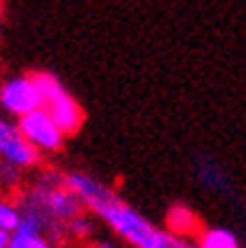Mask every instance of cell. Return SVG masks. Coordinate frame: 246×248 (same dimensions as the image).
Here are the masks:
<instances>
[{
    "instance_id": "1",
    "label": "cell",
    "mask_w": 246,
    "mask_h": 248,
    "mask_svg": "<svg viewBox=\"0 0 246 248\" xmlns=\"http://www.w3.org/2000/svg\"><path fill=\"white\" fill-rule=\"evenodd\" d=\"M64 185L74 192L84 209L96 214L121 241L131 248H165L172 236L158 226H153L140 211L128 206L111 187L86 172H69L64 174Z\"/></svg>"
},
{
    "instance_id": "2",
    "label": "cell",
    "mask_w": 246,
    "mask_h": 248,
    "mask_svg": "<svg viewBox=\"0 0 246 248\" xmlns=\"http://www.w3.org/2000/svg\"><path fill=\"white\" fill-rule=\"evenodd\" d=\"M22 199L37 206L52 224H69L79 214H84L82 202L64 185V174L57 172H45Z\"/></svg>"
},
{
    "instance_id": "3",
    "label": "cell",
    "mask_w": 246,
    "mask_h": 248,
    "mask_svg": "<svg viewBox=\"0 0 246 248\" xmlns=\"http://www.w3.org/2000/svg\"><path fill=\"white\" fill-rule=\"evenodd\" d=\"M17 128L25 135V140L37 153H57V150H62L64 138H66L54 125V121L49 118V113L45 108H37V111L22 116L20 123H17Z\"/></svg>"
},
{
    "instance_id": "4",
    "label": "cell",
    "mask_w": 246,
    "mask_h": 248,
    "mask_svg": "<svg viewBox=\"0 0 246 248\" xmlns=\"http://www.w3.org/2000/svg\"><path fill=\"white\" fill-rule=\"evenodd\" d=\"M0 106L17 118L42 108V96H40V89L34 84L32 74L30 77H13L0 86Z\"/></svg>"
},
{
    "instance_id": "5",
    "label": "cell",
    "mask_w": 246,
    "mask_h": 248,
    "mask_svg": "<svg viewBox=\"0 0 246 248\" xmlns=\"http://www.w3.org/2000/svg\"><path fill=\"white\" fill-rule=\"evenodd\" d=\"M0 160L15 165L17 170H30L40 162V153L25 140L17 123L5 118H0Z\"/></svg>"
},
{
    "instance_id": "6",
    "label": "cell",
    "mask_w": 246,
    "mask_h": 248,
    "mask_svg": "<svg viewBox=\"0 0 246 248\" xmlns=\"http://www.w3.org/2000/svg\"><path fill=\"white\" fill-rule=\"evenodd\" d=\"M42 108L49 113V118L54 121V125L64 135H74L84 125V108L77 103V98L69 93L66 89L62 93H57L54 98H49Z\"/></svg>"
},
{
    "instance_id": "7",
    "label": "cell",
    "mask_w": 246,
    "mask_h": 248,
    "mask_svg": "<svg viewBox=\"0 0 246 248\" xmlns=\"http://www.w3.org/2000/svg\"><path fill=\"white\" fill-rule=\"evenodd\" d=\"M167 233L185 241L187 236H199L202 226H199V217L187 206V204H172L167 209Z\"/></svg>"
},
{
    "instance_id": "8",
    "label": "cell",
    "mask_w": 246,
    "mask_h": 248,
    "mask_svg": "<svg viewBox=\"0 0 246 248\" xmlns=\"http://www.w3.org/2000/svg\"><path fill=\"white\" fill-rule=\"evenodd\" d=\"M199 246L202 248H241L239 238L234 231L214 226V229H202L199 233Z\"/></svg>"
},
{
    "instance_id": "9",
    "label": "cell",
    "mask_w": 246,
    "mask_h": 248,
    "mask_svg": "<svg viewBox=\"0 0 246 248\" xmlns=\"http://www.w3.org/2000/svg\"><path fill=\"white\" fill-rule=\"evenodd\" d=\"M197 177H199V182L204 187H212V189H222L227 192L229 182H227V177L219 167H214L212 162H199V170H197Z\"/></svg>"
},
{
    "instance_id": "10",
    "label": "cell",
    "mask_w": 246,
    "mask_h": 248,
    "mask_svg": "<svg viewBox=\"0 0 246 248\" xmlns=\"http://www.w3.org/2000/svg\"><path fill=\"white\" fill-rule=\"evenodd\" d=\"M22 221V214H20V206L5 202V199H0V231H5V233H13Z\"/></svg>"
},
{
    "instance_id": "11",
    "label": "cell",
    "mask_w": 246,
    "mask_h": 248,
    "mask_svg": "<svg viewBox=\"0 0 246 248\" xmlns=\"http://www.w3.org/2000/svg\"><path fill=\"white\" fill-rule=\"evenodd\" d=\"M66 236H72L74 241H89L94 236V221L86 214H79L66 224Z\"/></svg>"
},
{
    "instance_id": "12",
    "label": "cell",
    "mask_w": 246,
    "mask_h": 248,
    "mask_svg": "<svg viewBox=\"0 0 246 248\" xmlns=\"http://www.w3.org/2000/svg\"><path fill=\"white\" fill-rule=\"evenodd\" d=\"M20 180H22V170H17L15 165L0 160V187H5V189L17 187Z\"/></svg>"
},
{
    "instance_id": "13",
    "label": "cell",
    "mask_w": 246,
    "mask_h": 248,
    "mask_svg": "<svg viewBox=\"0 0 246 248\" xmlns=\"http://www.w3.org/2000/svg\"><path fill=\"white\" fill-rule=\"evenodd\" d=\"M32 248H57V246H54L47 236H42V238H37V241L32 243Z\"/></svg>"
},
{
    "instance_id": "14",
    "label": "cell",
    "mask_w": 246,
    "mask_h": 248,
    "mask_svg": "<svg viewBox=\"0 0 246 248\" xmlns=\"http://www.w3.org/2000/svg\"><path fill=\"white\" fill-rule=\"evenodd\" d=\"M89 248H121V246H116L114 241H94Z\"/></svg>"
},
{
    "instance_id": "15",
    "label": "cell",
    "mask_w": 246,
    "mask_h": 248,
    "mask_svg": "<svg viewBox=\"0 0 246 248\" xmlns=\"http://www.w3.org/2000/svg\"><path fill=\"white\" fill-rule=\"evenodd\" d=\"M8 243H10V233L0 231V248H8Z\"/></svg>"
},
{
    "instance_id": "16",
    "label": "cell",
    "mask_w": 246,
    "mask_h": 248,
    "mask_svg": "<svg viewBox=\"0 0 246 248\" xmlns=\"http://www.w3.org/2000/svg\"><path fill=\"white\" fill-rule=\"evenodd\" d=\"M185 248H202L199 243H185Z\"/></svg>"
},
{
    "instance_id": "17",
    "label": "cell",
    "mask_w": 246,
    "mask_h": 248,
    "mask_svg": "<svg viewBox=\"0 0 246 248\" xmlns=\"http://www.w3.org/2000/svg\"><path fill=\"white\" fill-rule=\"evenodd\" d=\"M0 17H3V10H0Z\"/></svg>"
}]
</instances>
